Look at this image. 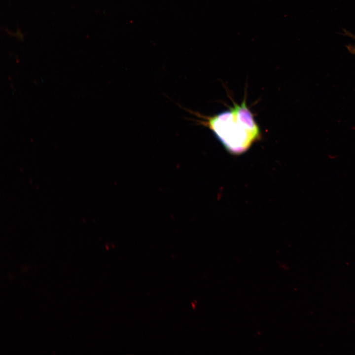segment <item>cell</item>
Segmentation results:
<instances>
[{
	"label": "cell",
	"mask_w": 355,
	"mask_h": 355,
	"mask_svg": "<svg viewBox=\"0 0 355 355\" xmlns=\"http://www.w3.org/2000/svg\"><path fill=\"white\" fill-rule=\"evenodd\" d=\"M186 110L202 118L197 122L208 127L232 154L244 153L261 137L259 126L246 105V99L241 105L234 103L229 110L212 116Z\"/></svg>",
	"instance_id": "obj_1"
},
{
	"label": "cell",
	"mask_w": 355,
	"mask_h": 355,
	"mask_svg": "<svg viewBox=\"0 0 355 355\" xmlns=\"http://www.w3.org/2000/svg\"><path fill=\"white\" fill-rule=\"evenodd\" d=\"M348 51L352 54L355 55V45L349 44L346 46Z\"/></svg>",
	"instance_id": "obj_2"
},
{
	"label": "cell",
	"mask_w": 355,
	"mask_h": 355,
	"mask_svg": "<svg viewBox=\"0 0 355 355\" xmlns=\"http://www.w3.org/2000/svg\"><path fill=\"white\" fill-rule=\"evenodd\" d=\"M344 31L345 32V34H344L345 35L350 36V37L353 38V39H355V35L352 34V33H350L349 32H348L345 30H344Z\"/></svg>",
	"instance_id": "obj_3"
}]
</instances>
